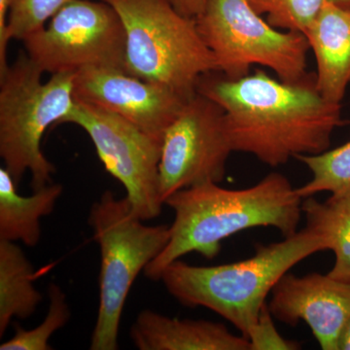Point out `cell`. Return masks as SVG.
Listing matches in <instances>:
<instances>
[{
  "instance_id": "cell-1",
  "label": "cell",
  "mask_w": 350,
  "mask_h": 350,
  "mask_svg": "<svg viewBox=\"0 0 350 350\" xmlns=\"http://www.w3.org/2000/svg\"><path fill=\"white\" fill-rule=\"evenodd\" d=\"M197 92L222 108L232 150L271 167L328 150L334 131L347 124L340 103L321 96L314 75L288 83L260 69L239 79L214 71Z\"/></svg>"
},
{
  "instance_id": "cell-2",
  "label": "cell",
  "mask_w": 350,
  "mask_h": 350,
  "mask_svg": "<svg viewBox=\"0 0 350 350\" xmlns=\"http://www.w3.org/2000/svg\"><path fill=\"white\" fill-rule=\"evenodd\" d=\"M303 200L280 172L239 190L207 182L178 191L165 202L174 213L169 243L144 269L145 276L160 280L169 265L190 253L213 259L224 239L253 228H275L284 238L292 236L298 232Z\"/></svg>"
},
{
  "instance_id": "cell-3",
  "label": "cell",
  "mask_w": 350,
  "mask_h": 350,
  "mask_svg": "<svg viewBox=\"0 0 350 350\" xmlns=\"http://www.w3.org/2000/svg\"><path fill=\"white\" fill-rule=\"evenodd\" d=\"M323 250H328L325 239L306 227L278 243L259 244L252 257L241 261L204 267L177 260L160 280L182 306L208 308L247 338L280 278Z\"/></svg>"
},
{
  "instance_id": "cell-4",
  "label": "cell",
  "mask_w": 350,
  "mask_h": 350,
  "mask_svg": "<svg viewBox=\"0 0 350 350\" xmlns=\"http://www.w3.org/2000/svg\"><path fill=\"white\" fill-rule=\"evenodd\" d=\"M43 75L25 50L0 73V156L17 186L31 172L33 191L52 183L56 172L41 148L44 135L75 105V72L56 73L46 82Z\"/></svg>"
},
{
  "instance_id": "cell-5",
  "label": "cell",
  "mask_w": 350,
  "mask_h": 350,
  "mask_svg": "<svg viewBox=\"0 0 350 350\" xmlns=\"http://www.w3.org/2000/svg\"><path fill=\"white\" fill-rule=\"evenodd\" d=\"M119 14L126 32V72L190 98L200 78L217 72L194 18L169 0H103Z\"/></svg>"
},
{
  "instance_id": "cell-6",
  "label": "cell",
  "mask_w": 350,
  "mask_h": 350,
  "mask_svg": "<svg viewBox=\"0 0 350 350\" xmlns=\"http://www.w3.org/2000/svg\"><path fill=\"white\" fill-rule=\"evenodd\" d=\"M89 225L101 255L100 301L90 349L116 350L131 288L169 243L170 226L145 225L126 198L118 199L111 191L91 206Z\"/></svg>"
},
{
  "instance_id": "cell-7",
  "label": "cell",
  "mask_w": 350,
  "mask_h": 350,
  "mask_svg": "<svg viewBox=\"0 0 350 350\" xmlns=\"http://www.w3.org/2000/svg\"><path fill=\"white\" fill-rule=\"evenodd\" d=\"M204 43L213 53L217 72L230 79L250 75L262 66L282 81L308 77V39L301 32L282 31L258 14L248 0H207L195 18Z\"/></svg>"
},
{
  "instance_id": "cell-8",
  "label": "cell",
  "mask_w": 350,
  "mask_h": 350,
  "mask_svg": "<svg viewBox=\"0 0 350 350\" xmlns=\"http://www.w3.org/2000/svg\"><path fill=\"white\" fill-rule=\"evenodd\" d=\"M22 42L29 59L51 75L94 66L125 70V27L103 0H70Z\"/></svg>"
},
{
  "instance_id": "cell-9",
  "label": "cell",
  "mask_w": 350,
  "mask_h": 350,
  "mask_svg": "<svg viewBox=\"0 0 350 350\" xmlns=\"http://www.w3.org/2000/svg\"><path fill=\"white\" fill-rule=\"evenodd\" d=\"M61 124H75L86 131L108 174L125 187L126 200L138 217L147 221L161 215L165 204L159 172L163 139L77 100Z\"/></svg>"
},
{
  "instance_id": "cell-10",
  "label": "cell",
  "mask_w": 350,
  "mask_h": 350,
  "mask_svg": "<svg viewBox=\"0 0 350 350\" xmlns=\"http://www.w3.org/2000/svg\"><path fill=\"white\" fill-rule=\"evenodd\" d=\"M232 152L224 111L197 92L163 135L159 167L163 202L183 189L220 183Z\"/></svg>"
},
{
  "instance_id": "cell-11",
  "label": "cell",
  "mask_w": 350,
  "mask_h": 350,
  "mask_svg": "<svg viewBox=\"0 0 350 350\" xmlns=\"http://www.w3.org/2000/svg\"><path fill=\"white\" fill-rule=\"evenodd\" d=\"M73 94L75 100L117 115L161 139L188 100L123 69L98 66L76 71Z\"/></svg>"
},
{
  "instance_id": "cell-12",
  "label": "cell",
  "mask_w": 350,
  "mask_h": 350,
  "mask_svg": "<svg viewBox=\"0 0 350 350\" xmlns=\"http://www.w3.org/2000/svg\"><path fill=\"white\" fill-rule=\"evenodd\" d=\"M269 308L290 326L310 327L323 350H338V338L350 317V283L319 273L298 276L288 271L271 291Z\"/></svg>"
},
{
  "instance_id": "cell-13",
  "label": "cell",
  "mask_w": 350,
  "mask_h": 350,
  "mask_svg": "<svg viewBox=\"0 0 350 350\" xmlns=\"http://www.w3.org/2000/svg\"><path fill=\"white\" fill-rule=\"evenodd\" d=\"M130 336L139 350H250V340L224 324L172 319L150 310L138 313Z\"/></svg>"
},
{
  "instance_id": "cell-14",
  "label": "cell",
  "mask_w": 350,
  "mask_h": 350,
  "mask_svg": "<svg viewBox=\"0 0 350 350\" xmlns=\"http://www.w3.org/2000/svg\"><path fill=\"white\" fill-rule=\"evenodd\" d=\"M305 36L317 62V89L326 100L340 103L350 84L349 9L325 0Z\"/></svg>"
},
{
  "instance_id": "cell-15",
  "label": "cell",
  "mask_w": 350,
  "mask_h": 350,
  "mask_svg": "<svg viewBox=\"0 0 350 350\" xmlns=\"http://www.w3.org/2000/svg\"><path fill=\"white\" fill-rule=\"evenodd\" d=\"M17 187L8 170L0 167V241H21L33 247L40 241V219L54 211L63 186L52 182L27 197Z\"/></svg>"
},
{
  "instance_id": "cell-16",
  "label": "cell",
  "mask_w": 350,
  "mask_h": 350,
  "mask_svg": "<svg viewBox=\"0 0 350 350\" xmlns=\"http://www.w3.org/2000/svg\"><path fill=\"white\" fill-rule=\"evenodd\" d=\"M33 268L19 245L0 241V336L14 319H27L38 310L42 295L34 287Z\"/></svg>"
},
{
  "instance_id": "cell-17",
  "label": "cell",
  "mask_w": 350,
  "mask_h": 350,
  "mask_svg": "<svg viewBox=\"0 0 350 350\" xmlns=\"http://www.w3.org/2000/svg\"><path fill=\"white\" fill-rule=\"evenodd\" d=\"M301 211L306 227L325 239L328 250L335 254V264L328 275L350 283V192L332 195L325 202L312 197L303 200Z\"/></svg>"
},
{
  "instance_id": "cell-18",
  "label": "cell",
  "mask_w": 350,
  "mask_h": 350,
  "mask_svg": "<svg viewBox=\"0 0 350 350\" xmlns=\"http://www.w3.org/2000/svg\"><path fill=\"white\" fill-rule=\"evenodd\" d=\"M312 172V177L297 192L303 199L322 192L332 195L350 192V142L317 155L297 156Z\"/></svg>"
},
{
  "instance_id": "cell-19",
  "label": "cell",
  "mask_w": 350,
  "mask_h": 350,
  "mask_svg": "<svg viewBox=\"0 0 350 350\" xmlns=\"http://www.w3.org/2000/svg\"><path fill=\"white\" fill-rule=\"evenodd\" d=\"M49 308L40 325L31 330L16 326L15 335L0 345V350H50V338L66 326L70 319V308L66 295L59 285L51 283L48 288Z\"/></svg>"
},
{
  "instance_id": "cell-20",
  "label": "cell",
  "mask_w": 350,
  "mask_h": 350,
  "mask_svg": "<svg viewBox=\"0 0 350 350\" xmlns=\"http://www.w3.org/2000/svg\"><path fill=\"white\" fill-rule=\"evenodd\" d=\"M258 14L276 29L306 33L325 0H248Z\"/></svg>"
},
{
  "instance_id": "cell-21",
  "label": "cell",
  "mask_w": 350,
  "mask_h": 350,
  "mask_svg": "<svg viewBox=\"0 0 350 350\" xmlns=\"http://www.w3.org/2000/svg\"><path fill=\"white\" fill-rule=\"evenodd\" d=\"M70 0H10L9 39L23 41L39 31Z\"/></svg>"
},
{
  "instance_id": "cell-22",
  "label": "cell",
  "mask_w": 350,
  "mask_h": 350,
  "mask_svg": "<svg viewBox=\"0 0 350 350\" xmlns=\"http://www.w3.org/2000/svg\"><path fill=\"white\" fill-rule=\"evenodd\" d=\"M273 314L269 312V306H262L261 312L255 325L247 335L250 350H295L300 349L298 342L284 338L276 330L273 321Z\"/></svg>"
},
{
  "instance_id": "cell-23",
  "label": "cell",
  "mask_w": 350,
  "mask_h": 350,
  "mask_svg": "<svg viewBox=\"0 0 350 350\" xmlns=\"http://www.w3.org/2000/svg\"><path fill=\"white\" fill-rule=\"evenodd\" d=\"M10 0H0V72H3L9 64L7 48L10 41L8 36V17Z\"/></svg>"
},
{
  "instance_id": "cell-24",
  "label": "cell",
  "mask_w": 350,
  "mask_h": 350,
  "mask_svg": "<svg viewBox=\"0 0 350 350\" xmlns=\"http://www.w3.org/2000/svg\"><path fill=\"white\" fill-rule=\"evenodd\" d=\"M172 5L182 15L197 18L204 11L207 0H169Z\"/></svg>"
},
{
  "instance_id": "cell-25",
  "label": "cell",
  "mask_w": 350,
  "mask_h": 350,
  "mask_svg": "<svg viewBox=\"0 0 350 350\" xmlns=\"http://www.w3.org/2000/svg\"><path fill=\"white\" fill-rule=\"evenodd\" d=\"M338 350H350V317L338 338Z\"/></svg>"
},
{
  "instance_id": "cell-26",
  "label": "cell",
  "mask_w": 350,
  "mask_h": 350,
  "mask_svg": "<svg viewBox=\"0 0 350 350\" xmlns=\"http://www.w3.org/2000/svg\"><path fill=\"white\" fill-rule=\"evenodd\" d=\"M333 3L342 7V8L349 9L350 10V0H330Z\"/></svg>"
}]
</instances>
